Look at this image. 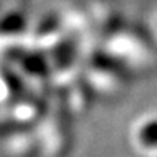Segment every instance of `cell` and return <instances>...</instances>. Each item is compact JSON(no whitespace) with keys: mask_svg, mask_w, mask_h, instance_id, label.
<instances>
[{"mask_svg":"<svg viewBox=\"0 0 157 157\" xmlns=\"http://www.w3.org/2000/svg\"><path fill=\"white\" fill-rule=\"evenodd\" d=\"M140 138L144 146H155L157 144V122H151L143 127Z\"/></svg>","mask_w":157,"mask_h":157,"instance_id":"1","label":"cell"},{"mask_svg":"<svg viewBox=\"0 0 157 157\" xmlns=\"http://www.w3.org/2000/svg\"><path fill=\"white\" fill-rule=\"evenodd\" d=\"M24 67L31 72L35 74H44L47 71V64L44 61V58H40L37 55H32V56H26L24 58Z\"/></svg>","mask_w":157,"mask_h":157,"instance_id":"2","label":"cell"},{"mask_svg":"<svg viewBox=\"0 0 157 157\" xmlns=\"http://www.w3.org/2000/svg\"><path fill=\"white\" fill-rule=\"evenodd\" d=\"M23 26H24V19L19 15H10L2 21L0 29H2L3 32H18Z\"/></svg>","mask_w":157,"mask_h":157,"instance_id":"3","label":"cell"}]
</instances>
